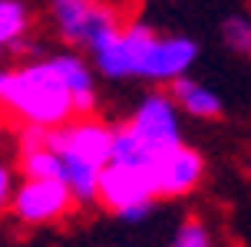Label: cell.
Here are the masks:
<instances>
[{
	"label": "cell",
	"mask_w": 251,
	"mask_h": 247,
	"mask_svg": "<svg viewBox=\"0 0 251 247\" xmlns=\"http://www.w3.org/2000/svg\"><path fill=\"white\" fill-rule=\"evenodd\" d=\"M0 106L20 122H37L47 129L70 122L76 115L70 86L53 56L0 69Z\"/></svg>",
	"instance_id": "cell-1"
},
{
	"label": "cell",
	"mask_w": 251,
	"mask_h": 247,
	"mask_svg": "<svg viewBox=\"0 0 251 247\" xmlns=\"http://www.w3.org/2000/svg\"><path fill=\"white\" fill-rule=\"evenodd\" d=\"M155 37L159 33L149 23H129V26L119 23L102 30L100 37H93L86 49L93 56V66L106 79H139Z\"/></svg>",
	"instance_id": "cell-2"
},
{
	"label": "cell",
	"mask_w": 251,
	"mask_h": 247,
	"mask_svg": "<svg viewBox=\"0 0 251 247\" xmlns=\"http://www.w3.org/2000/svg\"><path fill=\"white\" fill-rule=\"evenodd\" d=\"M96 201L106 211H113L116 218L136 224L149 218L152 204L159 201L155 185H152L149 165H119V161H106L100 168V188H96Z\"/></svg>",
	"instance_id": "cell-3"
},
{
	"label": "cell",
	"mask_w": 251,
	"mask_h": 247,
	"mask_svg": "<svg viewBox=\"0 0 251 247\" xmlns=\"http://www.w3.org/2000/svg\"><path fill=\"white\" fill-rule=\"evenodd\" d=\"M76 198L63 178H24L10 198L13 218L26 227L53 224L73 211Z\"/></svg>",
	"instance_id": "cell-4"
},
{
	"label": "cell",
	"mask_w": 251,
	"mask_h": 247,
	"mask_svg": "<svg viewBox=\"0 0 251 247\" xmlns=\"http://www.w3.org/2000/svg\"><path fill=\"white\" fill-rule=\"evenodd\" d=\"M149 175H152V185H155L159 198H182V195H192L201 185L205 158L195 148H188L185 142H176V145L152 155Z\"/></svg>",
	"instance_id": "cell-5"
},
{
	"label": "cell",
	"mask_w": 251,
	"mask_h": 247,
	"mask_svg": "<svg viewBox=\"0 0 251 247\" xmlns=\"http://www.w3.org/2000/svg\"><path fill=\"white\" fill-rule=\"evenodd\" d=\"M47 145L56 152L79 155V158L93 161L96 168H102L113 155V125L93 119V115H73L70 122L53 125L47 132Z\"/></svg>",
	"instance_id": "cell-6"
},
{
	"label": "cell",
	"mask_w": 251,
	"mask_h": 247,
	"mask_svg": "<svg viewBox=\"0 0 251 247\" xmlns=\"http://www.w3.org/2000/svg\"><path fill=\"white\" fill-rule=\"evenodd\" d=\"M50 20L70 46H89V40L102 30L119 26L116 10L100 0H50Z\"/></svg>",
	"instance_id": "cell-7"
},
{
	"label": "cell",
	"mask_w": 251,
	"mask_h": 247,
	"mask_svg": "<svg viewBox=\"0 0 251 247\" xmlns=\"http://www.w3.org/2000/svg\"><path fill=\"white\" fill-rule=\"evenodd\" d=\"M129 125L139 132V138L152 148V152H162V148L182 142V122H178V106L169 92H149V96L139 99L136 112Z\"/></svg>",
	"instance_id": "cell-8"
},
{
	"label": "cell",
	"mask_w": 251,
	"mask_h": 247,
	"mask_svg": "<svg viewBox=\"0 0 251 247\" xmlns=\"http://www.w3.org/2000/svg\"><path fill=\"white\" fill-rule=\"evenodd\" d=\"M199 60V43L188 37H155L142 76L139 79H152V83H172L176 76H185Z\"/></svg>",
	"instance_id": "cell-9"
},
{
	"label": "cell",
	"mask_w": 251,
	"mask_h": 247,
	"mask_svg": "<svg viewBox=\"0 0 251 247\" xmlns=\"http://www.w3.org/2000/svg\"><path fill=\"white\" fill-rule=\"evenodd\" d=\"M169 96L176 99L178 112H185L192 119H218L222 115V96L208 89L205 83L192 79V76H176L169 83Z\"/></svg>",
	"instance_id": "cell-10"
},
{
	"label": "cell",
	"mask_w": 251,
	"mask_h": 247,
	"mask_svg": "<svg viewBox=\"0 0 251 247\" xmlns=\"http://www.w3.org/2000/svg\"><path fill=\"white\" fill-rule=\"evenodd\" d=\"M53 63L60 66L63 79L70 86L76 115H93V109H96V79H93L89 63L83 56H76V53H56Z\"/></svg>",
	"instance_id": "cell-11"
},
{
	"label": "cell",
	"mask_w": 251,
	"mask_h": 247,
	"mask_svg": "<svg viewBox=\"0 0 251 247\" xmlns=\"http://www.w3.org/2000/svg\"><path fill=\"white\" fill-rule=\"evenodd\" d=\"M60 161H63V181L73 191L76 204H93L96 188H100V168L79 155H70V152H60Z\"/></svg>",
	"instance_id": "cell-12"
},
{
	"label": "cell",
	"mask_w": 251,
	"mask_h": 247,
	"mask_svg": "<svg viewBox=\"0 0 251 247\" xmlns=\"http://www.w3.org/2000/svg\"><path fill=\"white\" fill-rule=\"evenodd\" d=\"M30 33V7L24 0H0V56L3 49H17Z\"/></svg>",
	"instance_id": "cell-13"
},
{
	"label": "cell",
	"mask_w": 251,
	"mask_h": 247,
	"mask_svg": "<svg viewBox=\"0 0 251 247\" xmlns=\"http://www.w3.org/2000/svg\"><path fill=\"white\" fill-rule=\"evenodd\" d=\"M152 155L155 152L139 138V132L129 122L113 129V155H109V161H119V165H149Z\"/></svg>",
	"instance_id": "cell-14"
},
{
	"label": "cell",
	"mask_w": 251,
	"mask_h": 247,
	"mask_svg": "<svg viewBox=\"0 0 251 247\" xmlns=\"http://www.w3.org/2000/svg\"><path fill=\"white\" fill-rule=\"evenodd\" d=\"M20 172L24 178H63L60 152L50 148L47 142L33 148H20Z\"/></svg>",
	"instance_id": "cell-15"
},
{
	"label": "cell",
	"mask_w": 251,
	"mask_h": 247,
	"mask_svg": "<svg viewBox=\"0 0 251 247\" xmlns=\"http://www.w3.org/2000/svg\"><path fill=\"white\" fill-rule=\"evenodd\" d=\"M222 40L231 53H241V56H251V20L245 17H228L222 23Z\"/></svg>",
	"instance_id": "cell-16"
},
{
	"label": "cell",
	"mask_w": 251,
	"mask_h": 247,
	"mask_svg": "<svg viewBox=\"0 0 251 247\" xmlns=\"http://www.w3.org/2000/svg\"><path fill=\"white\" fill-rule=\"evenodd\" d=\"M172 244L176 247H208L212 244V231L201 221H185V224H178Z\"/></svg>",
	"instance_id": "cell-17"
},
{
	"label": "cell",
	"mask_w": 251,
	"mask_h": 247,
	"mask_svg": "<svg viewBox=\"0 0 251 247\" xmlns=\"http://www.w3.org/2000/svg\"><path fill=\"white\" fill-rule=\"evenodd\" d=\"M13 191H17V175H13L10 165H3V161H0V211L10 208Z\"/></svg>",
	"instance_id": "cell-18"
},
{
	"label": "cell",
	"mask_w": 251,
	"mask_h": 247,
	"mask_svg": "<svg viewBox=\"0 0 251 247\" xmlns=\"http://www.w3.org/2000/svg\"><path fill=\"white\" fill-rule=\"evenodd\" d=\"M0 135H3V119H0Z\"/></svg>",
	"instance_id": "cell-19"
}]
</instances>
